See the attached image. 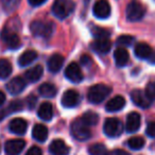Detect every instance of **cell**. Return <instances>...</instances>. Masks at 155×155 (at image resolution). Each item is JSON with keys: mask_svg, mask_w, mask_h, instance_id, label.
<instances>
[{"mask_svg": "<svg viewBox=\"0 0 155 155\" xmlns=\"http://www.w3.org/2000/svg\"><path fill=\"white\" fill-rule=\"evenodd\" d=\"M26 155H43V152L41 150L38 148V147H31L28 150V152L26 153Z\"/></svg>", "mask_w": 155, "mask_h": 155, "instance_id": "cell-36", "label": "cell"}, {"mask_svg": "<svg viewBox=\"0 0 155 155\" xmlns=\"http://www.w3.org/2000/svg\"><path fill=\"white\" fill-rule=\"evenodd\" d=\"M1 38H2L3 43L7 45L8 48L10 49L14 50V49H17V48L20 47V38L16 33L12 32V31H9L7 29L2 31L1 33Z\"/></svg>", "mask_w": 155, "mask_h": 155, "instance_id": "cell-10", "label": "cell"}, {"mask_svg": "<svg viewBox=\"0 0 155 155\" xmlns=\"http://www.w3.org/2000/svg\"><path fill=\"white\" fill-rule=\"evenodd\" d=\"M65 77L72 83H80L84 79L81 67L77 63H70L65 69Z\"/></svg>", "mask_w": 155, "mask_h": 155, "instance_id": "cell-7", "label": "cell"}, {"mask_svg": "<svg viewBox=\"0 0 155 155\" xmlns=\"http://www.w3.org/2000/svg\"><path fill=\"white\" fill-rule=\"evenodd\" d=\"M146 133L149 137H155V121L149 123L148 127H147Z\"/></svg>", "mask_w": 155, "mask_h": 155, "instance_id": "cell-35", "label": "cell"}, {"mask_svg": "<svg viewBox=\"0 0 155 155\" xmlns=\"http://www.w3.org/2000/svg\"><path fill=\"white\" fill-rule=\"evenodd\" d=\"M81 62H82L83 65H88V64H91V58H89V56L83 55L82 58H81Z\"/></svg>", "mask_w": 155, "mask_h": 155, "instance_id": "cell-40", "label": "cell"}, {"mask_svg": "<svg viewBox=\"0 0 155 155\" xmlns=\"http://www.w3.org/2000/svg\"><path fill=\"white\" fill-rule=\"evenodd\" d=\"M47 0H29V3H30L32 7H39V5H44Z\"/></svg>", "mask_w": 155, "mask_h": 155, "instance_id": "cell-38", "label": "cell"}, {"mask_svg": "<svg viewBox=\"0 0 155 155\" xmlns=\"http://www.w3.org/2000/svg\"><path fill=\"white\" fill-rule=\"evenodd\" d=\"M144 143V139L140 136H135V137H132L129 139L127 141V146L132 149V150H140V149L143 148Z\"/></svg>", "mask_w": 155, "mask_h": 155, "instance_id": "cell-29", "label": "cell"}, {"mask_svg": "<svg viewBox=\"0 0 155 155\" xmlns=\"http://www.w3.org/2000/svg\"><path fill=\"white\" fill-rule=\"evenodd\" d=\"M134 52H135V55L140 60H147V58H151L153 53L152 48L146 43H138L135 46Z\"/></svg>", "mask_w": 155, "mask_h": 155, "instance_id": "cell-20", "label": "cell"}, {"mask_svg": "<svg viewBox=\"0 0 155 155\" xmlns=\"http://www.w3.org/2000/svg\"><path fill=\"white\" fill-rule=\"evenodd\" d=\"M125 106V99L122 96H116V97L112 98L107 103L105 104V110L107 112H118V110H122Z\"/></svg>", "mask_w": 155, "mask_h": 155, "instance_id": "cell-18", "label": "cell"}, {"mask_svg": "<svg viewBox=\"0 0 155 155\" xmlns=\"http://www.w3.org/2000/svg\"><path fill=\"white\" fill-rule=\"evenodd\" d=\"M38 91L41 96L45 98H53L58 93V88L51 83H44L39 86Z\"/></svg>", "mask_w": 155, "mask_h": 155, "instance_id": "cell-26", "label": "cell"}, {"mask_svg": "<svg viewBox=\"0 0 155 155\" xmlns=\"http://www.w3.org/2000/svg\"><path fill=\"white\" fill-rule=\"evenodd\" d=\"M5 95L0 91V106L5 103Z\"/></svg>", "mask_w": 155, "mask_h": 155, "instance_id": "cell-41", "label": "cell"}, {"mask_svg": "<svg viewBox=\"0 0 155 155\" xmlns=\"http://www.w3.org/2000/svg\"><path fill=\"white\" fill-rule=\"evenodd\" d=\"M74 10V2L71 0H55L52 5V13L58 19L67 18Z\"/></svg>", "mask_w": 155, "mask_h": 155, "instance_id": "cell-2", "label": "cell"}, {"mask_svg": "<svg viewBox=\"0 0 155 155\" xmlns=\"http://www.w3.org/2000/svg\"><path fill=\"white\" fill-rule=\"evenodd\" d=\"M26 81L20 77L13 78L7 84V89L11 95H18L26 88Z\"/></svg>", "mask_w": 155, "mask_h": 155, "instance_id": "cell-14", "label": "cell"}, {"mask_svg": "<svg viewBox=\"0 0 155 155\" xmlns=\"http://www.w3.org/2000/svg\"><path fill=\"white\" fill-rule=\"evenodd\" d=\"M134 41V37L131 36V35H122V36L118 37L117 38V44L120 46H131Z\"/></svg>", "mask_w": 155, "mask_h": 155, "instance_id": "cell-33", "label": "cell"}, {"mask_svg": "<svg viewBox=\"0 0 155 155\" xmlns=\"http://www.w3.org/2000/svg\"><path fill=\"white\" fill-rule=\"evenodd\" d=\"M114 58L115 63L118 67H124L129 62V52L124 48H117L114 52Z\"/></svg>", "mask_w": 155, "mask_h": 155, "instance_id": "cell-22", "label": "cell"}, {"mask_svg": "<svg viewBox=\"0 0 155 155\" xmlns=\"http://www.w3.org/2000/svg\"><path fill=\"white\" fill-rule=\"evenodd\" d=\"M110 93H112V88L110 86L99 83V84L94 85L89 88L87 98H88V101L91 103L99 104L102 101H104Z\"/></svg>", "mask_w": 155, "mask_h": 155, "instance_id": "cell-1", "label": "cell"}, {"mask_svg": "<svg viewBox=\"0 0 155 155\" xmlns=\"http://www.w3.org/2000/svg\"><path fill=\"white\" fill-rule=\"evenodd\" d=\"M19 3L20 0H1V5H2L5 11L8 12V13L15 11Z\"/></svg>", "mask_w": 155, "mask_h": 155, "instance_id": "cell-32", "label": "cell"}, {"mask_svg": "<svg viewBox=\"0 0 155 155\" xmlns=\"http://www.w3.org/2000/svg\"><path fill=\"white\" fill-rule=\"evenodd\" d=\"M27 100H28L27 102H28V104H29V107L30 108L34 107V105L36 104V98H35L34 96H30Z\"/></svg>", "mask_w": 155, "mask_h": 155, "instance_id": "cell-39", "label": "cell"}, {"mask_svg": "<svg viewBox=\"0 0 155 155\" xmlns=\"http://www.w3.org/2000/svg\"><path fill=\"white\" fill-rule=\"evenodd\" d=\"M106 155H130L129 152L124 150H120V149H117V150H114L112 152H108Z\"/></svg>", "mask_w": 155, "mask_h": 155, "instance_id": "cell-37", "label": "cell"}, {"mask_svg": "<svg viewBox=\"0 0 155 155\" xmlns=\"http://www.w3.org/2000/svg\"><path fill=\"white\" fill-rule=\"evenodd\" d=\"M12 73V65L5 58H0V79H7Z\"/></svg>", "mask_w": 155, "mask_h": 155, "instance_id": "cell-27", "label": "cell"}, {"mask_svg": "<svg viewBox=\"0 0 155 155\" xmlns=\"http://www.w3.org/2000/svg\"><path fill=\"white\" fill-rule=\"evenodd\" d=\"M91 34L94 37H96L97 39H105L108 38L110 35V31L106 30L104 28H100V27H93L91 28Z\"/></svg>", "mask_w": 155, "mask_h": 155, "instance_id": "cell-30", "label": "cell"}, {"mask_svg": "<svg viewBox=\"0 0 155 155\" xmlns=\"http://www.w3.org/2000/svg\"><path fill=\"white\" fill-rule=\"evenodd\" d=\"M32 136L35 140L39 142L46 141L48 138V129L44 124H35L32 130Z\"/></svg>", "mask_w": 155, "mask_h": 155, "instance_id": "cell-25", "label": "cell"}, {"mask_svg": "<svg viewBox=\"0 0 155 155\" xmlns=\"http://www.w3.org/2000/svg\"><path fill=\"white\" fill-rule=\"evenodd\" d=\"M9 129L16 135H24L28 129V123L22 118H14L9 124Z\"/></svg>", "mask_w": 155, "mask_h": 155, "instance_id": "cell-16", "label": "cell"}, {"mask_svg": "<svg viewBox=\"0 0 155 155\" xmlns=\"http://www.w3.org/2000/svg\"><path fill=\"white\" fill-rule=\"evenodd\" d=\"M44 73V68L41 66V65H36V66L32 67V68L28 69L25 73V78H26L27 80L31 83H34L37 82L41 78Z\"/></svg>", "mask_w": 155, "mask_h": 155, "instance_id": "cell-21", "label": "cell"}, {"mask_svg": "<svg viewBox=\"0 0 155 155\" xmlns=\"http://www.w3.org/2000/svg\"><path fill=\"white\" fill-rule=\"evenodd\" d=\"M110 5L108 1L106 0H98L97 2L94 5L93 13L99 19H105L110 15Z\"/></svg>", "mask_w": 155, "mask_h": 155, "instance_id": "cell-8", "label": "cell"}, {"mask_svg": "<svg viewBox=\"0 0 155 155\" xmlns=\"http://www.w3.org/2000/svg\"><path fill=\"white\" fill-rule=\"evenodd\" d=\"M81 120H82L87 127H91L98 123V121H99V116L94 112H86L81 117Z\"/></svg>", "mask_w": 155, "mask_h": 155, "instance_id": "cell-28", "label": "cell"}, {"mask_svg": "<svg viewBox=\"0 0 155 155\" xmlns=\"http://www.w3.org/2000/svg\"><path fill=\"white\" fill-rule=\"evenodd\" d=\"M146 95L148 96V98L153 101L155 100V81L154 82H150L146 87Z\"/></svg>", "mask_w": 155, "mask_h": 155, "instance_id": "cell-34", "label": "cell"}, {"mask_svg": "<svg viewBox=\"0 0 155 155\" xmlns=\"http://www.w3.org/2000/svg\"><path fill=\"white\" fill-rule=\"evenodd\" d=\"M37 58V52L34 50H28L24 52L18 58V65L20 67H27L30 64H32L35 60Z\"/></svg>", "mask_w": 155, "mask_h": 155, "instance_id": "cell-24", "label": "cell"}, {"mask_svg": "<svg viewBox=\"0 0 155 155\" xmlns=\"http://www.w3.org/2000/svg\"><path fill=\"white\" fill-rule=\"evenodd\" d=\"M26 142L22 139H11L5 142V150L8 155H19L24 150Z\"/></svg>", "mask_w": 155, "mask_h": 155, "instance_id": "cell-12", "label": "cell"}, {"mask_svg": "<svg viewBox=\"0 0 155 155\" xmlns=\"http://www.w3.org/2000/svg\"><path fill=\"white\" fill-rule=\"evenodd\" d=\"M151 63H154V64H155V53L154 54H153L152 53V55H151Z\"/></svg>", "mask_w": 155, "mask_h": 155, "instance_id": "cell-42", "label": "cell"}, {"mask_svg": "<svg viewBox=\"0 0 155 155\" xmlns=\"http://www.w3.org/2000/svg\"><path fill=\"white\" fill-rule=\"evenodd\" d=\"M63 64H64V56L55 53L50 56V58L48 60V69L51 72L56 73L61 70V68L63 67Z\"/></svg>", "mask_w": 155, "mask_h": 155, "instance_id": "cell-19", "label": "cell"}, {"mask_svg": "<svg viewBox=\"0 0 155 155\" xmlns=\"http://www.w3.org/2000/svg\"><path fill=\"white\" fill-rule=\"evenodd\" d=\"M89 155H106L107 154V150H106L105 146L102 143H95L91 144L88 149Z\"/></svg>", "mask_w": 155, "mask_h": 155, "instance_id": "cell-31", "label": "cell"}, {"mask_svg": "<svg viewBox=\"0 0 155 155\" xmlns=\"http://www.w3.org/2000/svg\"><path fill=\"white\" fill-rule=\"evenodd\" d=\"M71 134L78 140L84 141L91 138V132L89 130V127H87L84 122L80 119H77L71 123Z\"/></svg>", "mask_w": 155, "mask_h": 155, "instance_id": "cell-5", "label": "cell"}, {"mask_svg": "<svg viewBox=\"0 0 155 155\" xmlns=\"http://www.w3.org/2000/svg\"><path fill=\"white\" fill-rule=\"evenodd\" d=\"M146 14V9L138 0H133L127 7V18L132 22L139 21Z\"/></svg>", "mask_w": 155, "mask_h": 155, "instance_id": "cell-4", "label": "cell"}, {"mask_svg": "<svg viewBox=\"0 0 155 155\" xmlns=\"http://www.w3.org/2000/svg\"><path fill=\"white\" fill-rule=\"evenodd\" d=\"M91 49L95 52L99 54H105L108 53L110 51V48H112V43L110 41L108 38L105 39H97V41H93L91 45Z\"/></svg>", "mask_w": 155, "mask_h": 155, "instance_id": "cell-17", "label": "cell"}, {"mask_svg": "<svg viewBox=\"0 0 155 155\" xmlns=\"http://www.w3.org/2000/svg\"><path fill=\"white\" fill-rule=\"evenodd\" d=\"M80 103V95L74 89H69L64 93L62 97V104L64 107L71 108L75 107Z\"/></svg>", "mask_w": 155, "mask_h": 155, "instance_id": "cell-11", "label": "cell"}, {"mask_svg": "<svg viewBox=\"0 0 155 155\" xmlns=\"http://www.w3.org/2000/svg\"><path fill=\"white\" fill-rule=\"evenodd\" d=\"M103 131L106 136L108 137H118L122 134L123 125L119 119L117 118H107L104 122Z\"/></svg>", "mask_w": 155, "mask_h": 155, "instance_id": "cell-6", "label": "cell"}, {"mask_svg": "<svg viewBox=\"0 0 155 155\" xmlns=\"http://www.w3.org/2000/svg\"><path fill=\"white\" fill-rule=\"evenodd\" d=\"M49 151L53 155H68L70 148L62 139H55L50 143Z\"/></svg>", "mask_w": 155, "mask_h": 155, "instance_id": "cell-15", "label": "cell"}, {"mask_svg": "<svg viewBox=\"0 0 155 155\" xmlns=\"http://www.w3.org/2000/svg\"><path fill=\"white\" fill-rule=\"evenodd\" d=\"M37 115L44 121L51 120L52 117H53V107L49 102H44L39 106L38 110H37Z\"/></svg>", "mask_w": 155, "mask_h": 155, "instance_id": "cell-23", "label": "cell"}, {"mask_svg": "<svg viewBox=\"0 0 155 155\" xmlns=\"http://www.w3.org/2000/svg\"><path fill=\"white\" fill-rule=\"evenodd\" d=\"M30 30L32 34L36 37L49 38L54 32V25L52 22H45L41 20H35L30 25Z\"/></svg>", "mask_w": 155, "mask_h": 155, "instance_id": "cell-3", "label": "cell"}, {"mask_svg": "<svg viewBox=\"0 0 155 155\" xmlns=\"http://www.w3.org/2000/svg\"><path fill=\"white\" fill-rule=\"evenodd\" d=\"M131 99L133 101V103L135 105H137L138 107L140 108H148L151 106V101L150 99L148 98V96L146 95V93H143L140 89H134L133 91L131 93Z\"/></svg>", "mask_w": 155, "mask_h": 155, "instance_id": "cell-9", "label": "cell"}, {"mask_svg": "<svg viewBox=\"0 0 155 155\" xmlns=\"http://www.w3.org/2000/svg\"><path fill=\"white\" fill-rule=\"evenodd\" d=\"M140 123H141V118L140 115L136 112H132L127 115V123H125V130L129 133H135L139 130Z\"/></svg>", "mask_w": 155, "mask_h": 155, "instance_id": "cell-13", "label": "cell"}]
</instances>
